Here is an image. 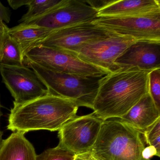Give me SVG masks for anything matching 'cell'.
<instances>
[{
	"label": "cell",
	"instance_id": "cell-1",
	"mask_svg": "<svg viewBox=\"0 0 160 160\" xmlns=\"http://www.w3.org/2000/svg\"><path fill=\"white\" fill-rule=\"evenodd\" d=\"M149 71L118 69L101 78L93 113L105 121L120 118L148 92Z\"/></svg>",
	"mask_w": 160,
	"mask_h": 160
},
{
	"label": "cell",
	"instance_id": "cell-2",
	"mask_svg": "<svg viewBox=\"0 0 160 160\" xmlns=\"http://www.w3.org/2000/svg\"><path fill=\"white\" fill-rule=\"evenodd\" d=\"M79 107L72 101L48 94L20 105H14L7 129L25 134L31 131H59L76 117Z\"/></svg>",
	"mask_w": 160,
	"mask_h": 160
},
{
	"label": "cell",
	"instance_id": "cell-3",
	"mask_svg": "<svg viewBox=\"0 0 160 160\" xmlns=\"http://www.w3.org/2000/svg\"><path fill=\"white\" fill-rule=\"evenodd\" d=\"M140 134L119 119L104 121L91 153L98 160H144Z\"/></svg>",
	"mask_w": 160,
	"mask_h": 160
},
{
	"label": "cell",
	"instance_id": "cell-4",
	"mask_svg": "<svg viewBox=\"0 0 160 160\" xmlns=\"http://www.w3.org/2000/svg\"><path fill=\"white\" fill-rule=\"evenodd\" d=\"M24 64L35 72L49 94L72 101L78 107L92 109L102 77L80 76L56 72L24 58Z\"/></svg>",
	"mask_w": 160,
	"mask_h": 160
},
{
	"label": "cell",
	"instance_id": "cell-5",
	"mask_svg": "<svg viewBox=\"0 0 160 160\" xmlns=\"http://www.w3.org/2000/svg\"><path fill=\"white\" fill-rule=\"evenodd\" d=\"M24 58L56 72L93 78L102 77L109 73L75 55L42 45L32 48Z\"/></svg>",
	"mask_w": 160,
	"mask_h": 160
},
{
	"label": "cell",
	"instance_id": "cell-6",
	"mask_svg": "<svg viewBox=\"0 0 160 160\" xmlns=\"http://www.w3.org/2000/svg\"><path fill=\"white\" fill-rule=\"evenodd\" d=\"M98 17V11L85 1L61 0L59 4L46 13L21 24L55 31L92 22Z\"/></svg>",
	"mask_w": 160,
	"mask_h": 160
},
{
	"label": "cell",
	"instance_id": "cell-7",
	"mask_svg": "<svg viewBox=\"0 0 160 160\" xmlns=\"http://www.w3.org/2000/svg\"><path fill=\"white\" fill-rule=\"evenodd\" d=\"M103 121L94 113L76 116L58 131L59 146L75 155L91 152Z\"/></svg>",
	"mask_w": 160,
	"mask_h": 160
},
{
	"label": "cell",
	"instance_id": "cell-8",
	"mask_svg": "<svg viewBox=\"0 0 160 160\" xmlns=\"http://www.w3.org/2000/svg\"><path fill=\"white\" fill-rule=\"evenodd\" d=\"M114 34L88 22L54 31L36 46H43L77 56L88 44Z\"/></svg>",
	"mask_w": 160,
	"mask_h": 160
},
{
	"label": "cell",
	"instance_id": "cell-9",
	"mask_svg": "<svg viewBox=\"0 0 160 160\" xmlns=\"http://www.w3.org/2000/svg\"><path fill=\"white\" fill-rule=\"evenodd\" d=\"M103 29L137 41L160 42V14L134 17H98L92 22Z\"/></svg>",
	"mask_w": 160,
	"mask_h": 160
},
{
	"label": "cell",
	"instance_id": "cell-10",
	"mask_svg": "<svg viewBox=\"0 0 160 160\" xmlns=\"http://www.w3.org/2000/svg\"><path fill=\"white\" fill-rule=\"evenodd\" d=\"M0 74L14 99V105L23 104L48 93L38 75L28 66L0 64Z\"/></svg>",
	"mask_w": 160,
	"mask_h": 160
},
{
	"label": "cell",
	"instance_id": "cell-11",
	"mask_svg": "<svg viewBox=\"0 0 160 160\" xmlns=\"http://www.w3.org/2000/svg\"><path fill=\"white\" fill-rule=\"evenodd\" d=\"M136 41L131 37L114 34L88 44L77 56L84 62L111 72L118 70L115 61Z\"/></svg>",
	"mask_w": 160,
	"mask_h": 160
},
{
	"label": "cell",
	"instance_id": "cell-12",
	"mask_svg": "<svg viewBox=\"0 0 160 160\" xmlns=\"http://www.w3.org/2000/svg\"><path fill=\"white\" fill-rule=\"evenodd\" d=\"M118 69L136 68L150 71L160 68V42L138 41L129 47L117 59Z\"/></svg>",
	"mask_w": 160,
	"mask_h": 160
},
{
	"label": "cell",
	"instance_id": "cell-13",
	"mask_svg": "<svg viewBox=\"0 0 160 160\" xmlns=\"http://www.w3.org/2000/svg\"><path fill=\"white\" fill-rule=\"evenodd\" d=\"M159 14V0H112L98 11V17H134Z\"/></svg>",
	"mask_w": 160,
	"mask_h": 160
},
{
	"label": "cell",
	"instance_id": "cell-14",
	"mask_svg": "<svg viewBox=\"0 0 160 160\" xmlns=\"http://www.w3.org/2000/svg\"><path fill=\"white\" fill-rule=\"evenodd\" d=\"M160 118V110L148 92L119 119L143 134Z\"/></svg>",
	"mask_w": 160,
	"mask_h": 160
},
{
	"label": "cell",
	"instance_id": "cell-15",
	"mask_svg": "<svg viewBox=\"0 0 160 160\" xmlns=\"http://www.w3.org/2000/svg\"><path fill=\"white\" fill-rule=\"evenodd\" d=\"M37 155L33 145L19 132L3 140L0 148V160H37Z\"/></svg>",
	"mask_w": 160,
	"mask_h": 160
},
{
	"label": "cell",
	"instance_id": "cell-16",
	"mask_svg": "<svg viewBox=\"0 0 160 160\" xmlns=\"http://www.w3.org/2000/svg\"><path fill=\"white\" fill-rule=\"evenodd\" d=\"M54 31L33 25L21 24L9 28V35L20 48L23 58L34 47Z\"/></svg>",
	"mask_w": 160,
	"mask_h": 160
},
{
	"label": "cell",
	"instance_id": "cell-17",
	"mask_svg": "<svg viewBox=\"0 0 160 160\" xmlns=\"http://www.w3.org/2000/svg\"><path fill=\"white\" fill-rule=\"evenodd\" d=\"M61 1V0H31L28 10L19 20L24 23L46 13Z\"/></svg>",
	"mask_w": 160,
	"mask_h": 160
},
{
	"label": "cell",
	"instance_id": "cell-18",
	"mask_svg": "<svg viewBox=\"0 0 160 160\" xmlns=\"http://www.w3.org/2000/svg\"><path fill=\"white\" fill-rule=\"evenodd\" d=\"M24 58L17 43L9 35L3 48L0 64L11 66H24Z\"/></svg>",
	"mask_w": 160,
	"mask_h": 160
},
{
	"label": "cell",
	"instance_id": "cell-19",
	"mask_svg": "<svg viewBox=\"0 0 160 160\" xmlns=\"http://www.w3.org/2000/svg\"><path fill=\"white\" fill-rule=\"evenodd\" d=\"M146 144L152 152L153 156H160V118L144 131Z\"/></svg>",
	"mask_w": 160,
	"mask_h": 160
},
{
	"label": "cell",
	"instance_id": "cell-20",
	"mask_svg": "<svg viewBox=\"0 0 160 160\" xmlns=\"http://www.w3.org/2000/svg\"><path fill=\"white\" fill-rule=\"evenodd\" d=\"M75 156L72 152L58 145L37 155V160H74Z\"/></svg>",
	"mask_w": 160,
	"mask_h": 160
},
{
	"label": "cell",
	"instance_id": "cell-21",
	"mask_svg": "<svg viewBox=\"0 0 160 160\" xmlns=\"http://www.w3.org/2000/svg\"><path fill=\"white\" fill-rule=\"evenodd\" d=\"M148 93L157 108L160 110V68L149 72Z\"/></svg>",
	"mask_w": 160,
	"mask_h": 160
},
{
	"label": "cell",
	"instance_id": "cell-22",
	"mask_svg": "<svg viewBox=\"0 0 160 160\" xmlns=\"http://www.w3.org/2000/svg\"><path fill=\"white\" fill-rule=\"evenodd\" d=\"M9 30L8 27L0 20V62L2 59L4 45L9 37Z\"/></svg>",
	"mask_w": 160,
	"mask_h": 160
},
{
	"label": "cell",
	"instance_id": "cell-23",
	"mask_svg": "<svg viewBox=\"0 0 160 160\" xmlns=\"http://www.w3.org/2000/svg\"><path fill=\"white\" fill-rule=\"evenodd\" d=\"M11 13L10 9L4 6L0 2V20L4 23H10Z\"/></svg>",
	"mask_w": 160,
	"mask_h": 160
},
{
	"label": "cell",
	"instance_id": "cell-24",
	"mask_svg": "<svg viewBox=\"0 0 160 160\" xmlns=\"http://www.w3.org/2000/svg\"><path fill=\"white\" fill-rule=\"evenodd\" d=\"M30 1L31 0H9L8 2L13 9L17 10L24 5H28Z\"/></svg>",
	"mask_w": 160,
	"mask_h": 160
},
{
	"label": "cell",
	"instance_id": "cell-25",
	"mask_svg": "<svg viewBox=\"0 0 160 160\" xmlns=\"http://www.w3.org/2000/svg\"><path fill=\"white\" fill-rule=\"evenodd\" d=\"M74 160H94L91 152L76 155Z\"/></svg>",
	"mask_w": 160,
	"mask_h": 160
},
{
	"label": "cell",
	"instance_id": "cell-26",
	"mask_svg": "<svg viewBox=\"0 0 160 160\" xmlns=\"http://www.w3.org/2000/svg\"><path fill=\"white\" fill-rule=\"evenodd\" d=\"M2 135H3V132L0 130V148L2 146V143H3V139H2Z\"/></svg>",
	"mask_w": 160,
	"mask_h": 160
},
{
	"label": "cell",
	"instance_id": "cell-27",
	"mask_svg": "<svg viewBox=\"0 0 160 160\" xmlns=\"http://www.w3.org/2000/svg\"><path fill=\"white\" fill-rule=\"evenodd\" d=\"M92 157H93V156H92ZM93 159H94V160H97V159H95V158H94V157H93Z\"/></svg>",
	"mask_w": 160,
	"mask_h": 160
},
{
	"label": "cell",
	"instance_id": "cell-28",
	"mask_svg": "<svg viewBox=\"0 0 160 160\" xmlns=\"http://www.w3.org/2000/svg\"><path fill=\"white\" fill-rule=\"evenodd\" d=\"M144 160H150V159H144Z\"/></svg>",
	"mask_w": 160,
	"mask_h": 160
},
{
	"label": "cell",
	"instance_id": "cell-29",
	"mask_svg": "<svg viewBox=\"0 0 160 160\" xmlns=\"http://www.w3.org/2000/svg\"></svg>",
	"mask_w": 160,
	"mask_h": 160
}]
</instances>
